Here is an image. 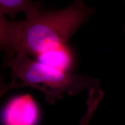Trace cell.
<instances>
[{"label": "cell", "mask_w": 125, "mask_h": 125, "mask_svg": "<svg viewBox=\"0 0 125 125\" xmlns=\"http://www.w3.org/2000/svg\"><path fill=\"white\" fill-rule=\"evenodd\" d=\"M95 10L82 0L62 10L40 12L25 20L10 21L0 13V47L7 56H37L67 45Z\"/></svg>", "instance_id": "obj_1"}, {"label": "cell", "mask_w": 125, "mask_h": 125, "mask_svg": "<svg viewBox=\"0 0 125 125\" xmlns=\"http://www.w3.org/2000/svg\"><path fill=\"white\" fill-rule=\"evenodd\" d=\"M3 66L11 69L12 81L2 86L1 95L10 89L27 86L41 91L46 101L53 104L62 99L65 93L74 95L84 89L100 87L98 79L59 71L34 61L24 54L6 56Z\"/></svg>", "instance_id": "obj_2"}, {"label": "cell", "mask_w": 125, "mask_h": 125, "mask_svg": "<svg viewBox=\"0 0 125 125\" xmlns=\"http://www.w3.org/2000/svg\"><path fill=\"white\" fill-rule=\"evenodd\" d=\"M40 111L35 101L29 94L12 99L2 113L4 125H36Z\"/></svg>", "instance_id": "obj_3"}, {"label": "cell", "mask_w": 125, "mask_h": 125, "mask_svg": "<svg viewBox=\"0 0 125 125\" xmlns=\"http://www.w3.org/2000/svg\"><path fill=\"white\" fill-rule=\"evenodd\" d=\"M37 58V61L66 73L72 67L74 61L72 50L67 45L40 54Z\"/></svg>", "instance_id": "obj_4"}, {"label": "cell", "mask_w": 125, "mask_h": 125, "mask_svg": "<svg viewBox=\"0 0 125 125\" xmlns=\"http://www.w3.org/2000/svg\"><path fill=\"white\" fill-rule=\"evenodd\" d=\"M40 2H34L31 0H0V13L13 19L17 13L23 12L26 18H30L40 13Z\"/></svg>", "instance_id": "obj_5"}, {"label": "cell", "mask_w": 125, "mask_h": 125, "mask_svg": "<svg viewBox=\"0 0 125 125\" xmlns=\"http://www.w3.org/2000/svg\"><path fill=\"white\" fill-rule=\"evenodd\" d=\"M96 110L95 108L92 106L88 107L87 111L85 114L81 121V125H88L89 121Z\"/></svg>", "instance_id": "obj_6"}, {"label": "cell", "mask_w": 125, "mask_h": 125, "mask_svg": "<svg viewBox=\"0 0 125 125\" xmlns=\"http://www.w3.org/2000/svg\"></svg>", "instance_id": "obj_7"}]
</instances>
